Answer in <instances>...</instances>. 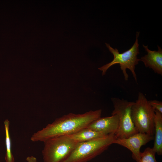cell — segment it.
I'll return each mask as SVG.
<instances>
[{
  "instance_id": "52a82bcc",
  "label": "cell",
  "mask_w": 162,
  "mask_h": 162,
  "mask_svg": "<svg viewBox=\"0 0 162 162\" xmlns=\"http://www.w3.org/2000/svg\"><path fill=\"white\" fill-rule=\"evenodd\" d=\"M153 139V136L138 132L126 138H116L113 144L119 145L129 149L132 152L133 158L137 162L140 158L141 147Z\"/></svg>"
},
{
  "instance_id": "7a4b0ae2",
  "label": "cell",
  "mask_w": 162,
  "mask_h": 162,
  "mask_svg": "<svg viewBox=\"0 0 162 162\" xmlns=\"http://www.w3.org/2000/svg\"><path fill=\"white\" fill-rule=\"evenodd\" d=\"M116 138L115 134H111L78 143L71 153L61 162H87L107 149Z\"/></svg>"
},
{
  "instance_id": "30bf717a",
  "label": "cell",
  "mask_w": 162,
  "mask_h": 162,
  "mask_svg": "<svg viewBox=\"0 0 162 162\" xmlns=\"http://www.w3.org/2000/svg\"><path fill=\"white\" fill-rule=\"evenodd\" d=\"M154 142L152 148L158 155L162 154V113L154 110Z\"/></svg>"
},
{
  "instance_id": "9a60e30c",
  "label": "cell",
  "mask_w": 162,
  "mask_h": 162,
  "mask_svg": "<svg viewBox=\"0 0 162 162\" xmlns=\"http://www.w3.org/2000/svg\"><path fill=\"white\" fill-rule=\"evenodd\" d=\"M26 160L28 162H37L36 158L33 156H29L26 158Z\"/></svg>"
},
{
  "instance_id": "5bb4252c",
  "label": "cell",
  "mask_w": 162,
  "mask_h": 162,
  "mask_svg": "<svg viewBox=\"0 0 162 162\" xmlns=\"http://www.w3.org/2000/svg\"><path fill=\"white\" fill-rule=\"evenodd\" d=\"M150 104L154 110L162 113V102L156 100H148Z\"/></svg>"
},
{
  "instance_id": "ba28073f",
  "label": "cell",
  "mask_w": 162,
  "mask_h": 162,
  "mask_svg": "<svg viewBox=\"0 0 162 162\" xmlns=\"http://www.w3.org/2000/svg\"><path fill=\"white\" fill-rule=\"evenodd\" d=\"M119 118L116 114L100 117L90 123L86 128L106 134H115L118 129Z\"/></svg>"
},
{
  "instance_id": "277c9868",
  "label": "cell",
  "mask_w": 162,
  "mask_h": 162,
  "mask_svg": "<svg viewBox=\"0 0 162 162\" xmlns=\"http://www.w3.org/2000/svg\"><path fill=\"white\" fill-rule=\"evenodd\" d=\"M154 110L142 92L138 93L137 99L131 107V115L134 125L138 132L152 136L154 134Z\"/></svg>"
},
{
  "instance_id": "8fae6325",
  "label": "cell",
  "mask_w": 162,
  "mask_h": 162,
  "mask_svg": "<svg viewBox=\"0 0 162 162\" xmlns=\"http://www.w3.org/2000/svg\"><path fill=\"white\" fill-rule=\"evenodd\" d=\"M107 135L108 134L86 128L68 136L78 143L90 141Z\"/></svg>"
},
{
  "instance_id": "7c38bea8",
  "label": "cell",
  "mask_w": 162,
  "mask_h": 162,
  "mask_svg": "<svg viewBox=\"0 0 162 162\" xmlns=\"http://www.w3.org/2000/svg\"><path fill=\"white\" fill-rule=\"evenodd\" d=\"M10 123L8 119L5 120L4 122L6 149L5 159L6 162H14V159L12 152L11 140L9 133Z\"/></svg>"
},
{
  "instance_id": "5b68a950",
  "label": "cell",
  "mask_w": 162,
  "mask_h": 162,
  "mask_svg": "<svg viewBox=\"0 0 162 162\" xmlns=\"http://www.w3.org/2000/svg\"><path fill=\"white\" fill-rule=\"evenodd\" d=\"M43 142L42 154L44 162H61L69 156L78 143L68 135L52 137Z\"/></svg>"
},
{
  "instance_id": "6da1fadb",
  "label": "cell",
  "mask_w": 162,
  "mask_h": 162,
  "mask_svg": "<svg viewBox=\"0 0 162 162\" xmlns=\"http://www.w3.org/2000/svg\"><path fill=\"white\" fill-rule=\"evenodd\" d=\"M102 110H90L82 114L70 113L56 119L52 123L33 134V142H43L50 138L69 135L86 128L93 121L100 117Z\"/></svg>"
},
{
  "instance_id": "9c48e42d",
  "label": "cell",
  "mask_w": 162,
  "mask_h": 162,
  "mask_svg": "<svg viewBox=\"0 0 162 162\" xmlns=\"http://www.w3.org/2000/svg\"><path fill=\"white\" fill-rule=\"evenodd\" d=\"M147 54L142 57L140 59L146 67L152 69L155 73L162 75V50L158 45V50H149L148 46L143 45Z\"/></svg>"
},
{
  "instance_id": "4fadbf2b",
  "label": "cell",
  "mask_w": 162,
  "mask_h": 162,
  "mask_svg": "<svg viewBox=\"0 0 162 162\" xmlns=\"http://www.w3.org/2000/svg\"><path fill=\"white\" fill-rule=\"evenodd\" d=\"M156 152L152 148L148 147L141 152L139 160L137 162H158L155 154Z\"/></svg>"
},
{
  "instance_id": "3957f363",
  "label": "cell",
  "mask_w": 162,
  "mask_h": 162,
  "mask_svg": "<svg viewBox=\"0 0 162 162\" xmlns=\"http://www.w3.org/2000/svg\"><path fill=\"white\" fill-rule=\"evenodd\" d=\"M139 34V32H136V40L133 46L122 53H120L116 48L114 49L109 44L105 43L106 46L113 55L114 58L111 62L98 68V69L102 71L103 76L105 74L107 70L110 67L115 64H119L124 80H128L129 76L126 71V69H128L131 72L135 81L137 82L135 69V66L138 64L139 61H141L140 59L137 57V55L140 53L138 39Z\"/></svg>"
},
{
  "instance_id": "8992f818",
  "label": "cell",
  "mask_w": 162,
  "mask_h": 162,
  "mask_svg": "<svg viewBox=\"0 0 162 162\" xmlns=\"http://www.w3.org/2000/svg\"><path fill=\"white\" fill-rule=\"evenodd\" d=\"M114 109L111 115L116 114L119 118V126L115 135L117 138L124 139L138 133L133 122L131 107L134 102L123 99L111 98Z\"/></svg>"
}]
</instances>
